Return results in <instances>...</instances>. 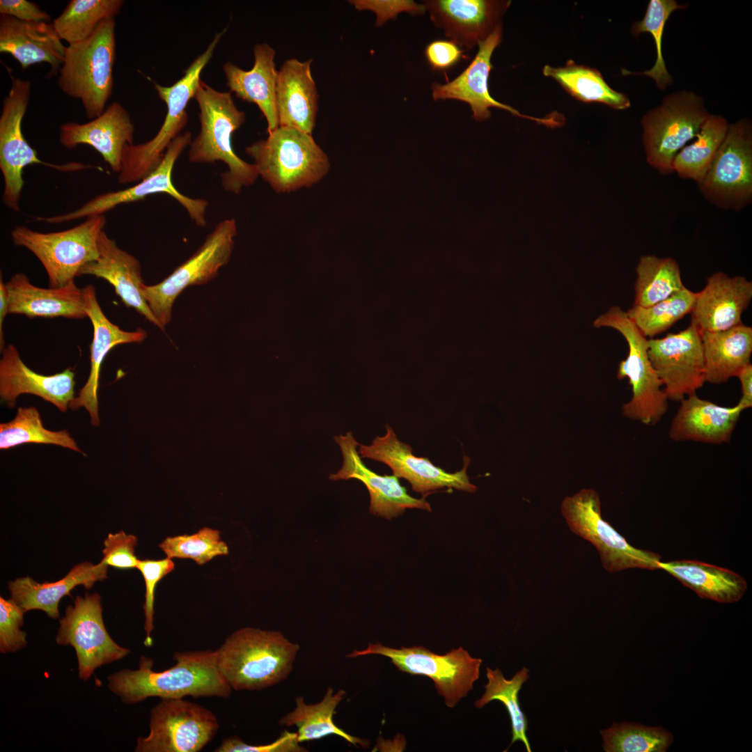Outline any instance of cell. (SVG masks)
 Returning <instances> with one entry per match:
<instances>
[{
    "label": "cell",
    "instance_id": "cell-15",
    "mask_svg": "<svg viewBox=\"0 0 752 752\" xmlns=\"http://www.w3.org/2000/svg\"><path fill=\"white\" fill-rule=\"evenodd\" d=\"M710 202L740 210L752 198V125L744 118L729 124L726 136L703 180L698 184Z\"/></svg>",
    "mask_w": 752,
    "mask_h": 752
},
{
    "label": "cell",
    "instance_id": "cell-55",
    "mask_svg": "<svg viewBox=\"0 0 752 752\" xmlns=\"http://www.w3.org/2000/svg\"><path fill=\"white\" fill-rule=\"evenodd\" d=\"M8 313V305L6 296V291L5 283L2 281L1 276L0 279V350L2 352L5 347V340L3 336V322L5 318Z\"/></svg>",
    "mask_w": 752,
    "mask_h": 752
},
{
    "label": "cell",
    "instance_id": "cell-4",
    "mask_svg": "<svg viewBox=\"0 0 752 752\" xmlns=\"http://www.w3.org/2000/svg\"><path fill=\"white\" fill-rule=\"evenodd\" d=\"M259 176L277 193L309 187L329 172L330 163L312 134L279 126L245 148Z\"/></svg>",
    "mask_w": 752,
    "mask_h": 752
},
{
    "label": "cell",
    "instance_id": "cell-32",
    "mask_svg": "<svg viewBox=\"0 0 752 752\" xmlns=\"http://www.w3.org/2000/svg\"><path fill=\"white\" fill-rule=\"evenodd\" d=\"M275 54L268 44H258L253 48L254 63L251 70H244L231 62L223 65L230 92L258 106L267 121V133L279 126L276 105L278 70Z\"/></svg>",
    "mask_w": 752,
    "mask_h": 752
},
{
    "label": "cell",
    "instance_id": "cell-34",
    "mask_svg": "<svg viewBox=\"0 0 752 752\" xmlns=\"http://www.w3.org/2000/svg\"><path fill=\"white\" fill-rule=\"evenodd\" d=\"M705 382L721 384L750 363L752 328L742 322L726 330L700 332Z\"/></svg>",
    "mask_w": 752,
    "mask_h": 752
},
{
    "label": "cell",
    "instance_id": "cell-1",
    "mask_svg": "<svg viewBox=\"0 0 752 752\" xmlns=\"http://www.w3.org/2000/svg\"><path fill=\"white\" fill-rule=\"evenodd\" d=\"M171 668L156 671L153 660L141 656L139 668L122 669L108 676L109 690L126 704L150 697L183 698L185 696L227 698L232 689L219 671L215 651L177 652Z\"/></svg>",
    "mask_w": 752,
    "mask_h": 752
},
{
    "label": "cell",
    "instance_id": "cell-6",
    "mask_svg": "<svg viewBox=\"0 0 752 752\" xmlns=\"http://www.w3.org/2000/svg\"><path fill=\"white\" fill-rule=\"evenodd\" d=\"M116 22L109 18L87 39L66 47L58 85L68 96L81 101L86 116L93 119L106 109L113 88Z\"/></svg>",
    "mask_w": 752,
    "mask_h": 752
},
{
    "label": "cell",
    "instance_id": "cell-46",
    "mask_svg": "<svg viewBox=\"0 0 752 752\" xmlns=\"http://www.w3.org/2000/svg\"><path fill=\"white\" fill-rule=\"evenodd\" d=\"M159 548L167 558L191 559L202 565L217 556L228 554L227 545L221 539L218 530L203 527L191 535L166 538Z\"/></svg>",
    "mask_w": 752,
    "mask_h": 752
},
{
    "label": "cell",
    "instance_id": "cell-29",
    "mask_svg": "<svg viewBox=\"0 0 752 752\" xmlns=\"http://www.w3.org/2000/svg\"><path fill=\"white\" fill-rule=\"evenodd\" d=\"M9 314L33 318H88L83 288L72 283L61 288L33 285L28 276L17 273L5 283Z\"/></svg>",
    "mask_w": 752,
    "mask_h": 752
},
{
    "label": "cell",
    "instance_id": "cell-17",
    "mask_svg": "<svg viewBox=\"0 0 752 752\" xmlns=\"http://www.w3.org/2000/svg\"><path fill=\"white\" fill-rule=\"evenodd\" d=\"M98 593L77 596L59 621L56 641L71 645L76 652L79 677L88 680L96 668L120 660L130 650L116 643L104 624Z\"/></svg>",
    "mask_w": 752,
    "mask_h": 752
},
{
    "label": "cell",
    "instance_id": "cell-11",
    "mask_svg": "<svg viewBox=\"0 0 752 752\" xmlns=\"http://www.w3.org/2000/svg\"><path fill=\"white\" fill-rule=\"evenodd\" d=\"M378 655L391 659L401 671L430 677L448 707H454L473 689L479 678L482 659L472 657L462 647L452 649L445 655L435 654L423 646L393 648L380 643H370L362 650H353L346 655L355 658Z\"/></svg>",
    "mask_w": 752,
    "mask_h": 752
},
{
    "label": "cell",
    "instance_id": "cell-48",
    "mask_svg": "<svg viewBox=\"0 0 752 752\" xmlns=\"http://www.w3.org/2000/svg\"><path fill=\"white\" fill-rule=\"evenodd\" d=\"M25 611L11 599L0 597V652H15L26 646V634L21 629Z\"/></svg>",
    "mask_w": 752,
    "mask_h": 752
},
{
    "label": "cell",
    "instance_id": "cell-40",
    "mask_svg": "<svg viewBox=\"0 0 752 752\" xmlns=\"http://www.w3.org/2000/svg\"><path fill=\"white\" fill-rule=\"evenodd\" d=\"M122 0H71L52 22L61 40L69 45L87 39L102 22L115 18Z\"/></svg>",
    "mask_w": 752,
    "mask_h": 752
},
{
    "label": "cell",
    "instance_id": "cell-10",
    "mask_svg": "<svg viewBox=\"0 0 752 752\" xmlns=\"http://www.w3.org/2000/svg\"><path fill=\"white\" fill-rule=\"evenodd\" d=\"M237 228L233 218L219 221L201 246L171 274L158 283L142 286V295L160 329L164 330L171 322L173 304L185 288L207 283L228 264Z\"/></svg>",
    "mask_w": 752,
    "mask_h": 752
},
{
    "label": "cell",
    "instance_id": "cell-35",
    "mask_svg": "<svg viewBox=\"0 0 752 752\" xmlns=\"http://www.w3.org/2000/svg\"><path fill=\"white\" fill-rule=\"evenodd\" d=\"M659 569L669 573L699 597L721 603L739 601L747 589L745 579L724 567L696 560L660 561Z\"/></svg>",
    "mask_w": 752,
    "mask_h": 752
},
{
    "label": "cell",
    "instance_id": "cell-3",
    "mask_svg": "<svg viewBox=\"0 0 752 752\" xmlns=\"http://www.w3.org/2000/svg\"><path fill=\"white\" fill-rule=\"evenodd\" d=\"M194 99L201 129L189 145V161L223 162L228 169L221 174V185L225 191L239 194L259 177L256 166L238 157L233 147V134L245 122V113L237 109L230 91H217L202 80Z\"/></svg>",
    "mask_w": 752,
    "mask_h": 752
},
{
    "label": "cell",
    "instance_id": "cell-31",
    "mask_svg": "<svg viewBox=\"0 0 752 752\" xmlns=\"http://www.w3.org/2000/svg\"><path fill=\"white\" fill-rule=\"evenodd\" d=\"M312 59L286 60L278 70L276 105L279 125L312 134L318 110V93L311 74Z\"/></svg>",
    "mask_w": 752,
    "mask_h": 752
},
{
    "label": "cell",
    "instance_id": "cell-52",
    "mask_svg": "<svg viewBox=\"0 0 752 752\" xmlns=\"http://www.w3.org/2000/svg\"><path fill=\"white\" fill-rule=\"evenodd\" d=\"M464 51L451 40H434L424 50L425 59L434 71H446L463 58Z\"/></svg>",
    "mask_w": 752,
    "mask_h": 752
},
{
    "label": "cell",
    "instance_id": "cell-9",
    "mask_svg": "<svg viewBox=\"0 0 752 752\" xmlns=\"http://www.w3.org/2000/svg\"><path fill=\"white\" fill-rule=\"evenodd\" d=\"M709 115L703 99L693 91L682 90L666 96L641 121L648 163L662 174L673 173L675 157L695 139Z\"/></svg>",
    "mask_w": 752,
    "mask_h": 752
},
{
    "label": "cell",
    "instance_id": "cell-47",
    "mask_svg": "<svg viewBox=\"0 0 752 752\" xmlns=\"http://www.w3.org/2000/svg\"><path fill=\"white\" fill-rule=\"evenodd\" d=\"M136 568L141 572L143 577L146 586L145 602L143 609L145 613V625L146 636L144 645L150 647L152 644L151 632L154 629V603L155 591L157 583L171 572L175 568L173 561L166 558L160 560H139Z\"/></svg>",
    "mask_w": 752,
    "mask_h": 752
},
{
    "label": "cell",
    "instance_id": "cell-22",
    "mask_svg": "<svg viewBox=\"0 0 752 752\" xmlns=\"http://www.w3.org/2000/svg\"><path fill=\"white\" fill-rule=\"evenodd\" d=\"M434 24L461 48L472 49L501 24L510 1L430 0L423 3Z\"/></svg>",
    "mask_w": 752,
    "mask_h": 752
},
{
    "label": "cell",
    "instance_id": "cell-7",
    "mask_svg": "<svg viewBox=\"0 0 752 752\" xmlns=\"http://www.w3.org/2000/svg\"><path fill=\"white\" fill-rule=\"evenodd\" d=\"M593 326L616 329L627 343V357L620 362L617 372L618 379L627 378L632 387V398L623 405V415L646 425H656L667 412L668 399L648 357V339L618 306L597 317Z\"/></svg>",
    "mask_w": 752,
    "mask_h": 752
},
{
    "label": "cell",
    "instance_id": "cell-26",
    "mask_svg": "<svg viewBox=\"0 0 752 752\" xmlns=\"http://www.w3.org/2000/svg\"><path fill=\"white\" fill-rule=\"evenodd\" d=\"M751 298V281L744 276L730 277L723 272H715L697 292L691 323L700 332L732 328L742 322V313Z\"/></svg>",
    "mask_w": 752,
    "mask_h": 752
},
{
    "label": "cell",
    "instance_id": "cell-2",
    "mask_svg": "<svg viewBox=\"0 0 752 752\" xmlns=\"http://www.w3.org/2000/svg\"><path fill=\"white\" fill-rule=\"evenodd\" d=\"M299 649L280 632L246 627L214 651L219 671L233 690L261 691L288 677Z\"/></svg>",
    "mask_w": 752,
    "mask_h": 752
},
{
    "label": "cell",
    "instance_id": "cell-30",
    "mask_svg": "<svg viewBox=\"0 0 752 752\" xmlns=\"http://www.w3.org/2000/svg\"><path fill=\"white\" fill-rule=\"evenodd\" d=\"M680 402L668 430L670 439L675 441L728 443L744 411L737 404L733 407L721 406L699 398L696 393Z\"/></svg>",
    "mask_w": 752,
    "mask_h": 752
},
{
    "label": "cell",
    "instance_id": "cell-8",
    "mask_svg": "<svg viewBox=\"0 0 752 752\" xmlns=\"http://www.w3.org/2000/svg\"><path fill=\"white\" fill-rule=\"evenodd\" d=\"M105 224L102 214L58 232L41 233L17 226L11 237L15 245L27 249L40 261L50 288H61L74 283L81 268L97 259L98 237Z\"/></svg>",
    "mask_w": 752,
    "mask_h": 752
},
{
    "label": "cell",
    "instance_id": "cell-23",
    "mask_svg": "<svg viewBox=\"0 0 752 752\" xmlns=\"http://www.w3.org/2000/svg\"><path fill=\"white\" fill-rule=\"evenodd\" d=\"M83 292L85 310L93 329L91 345V368L86 382L79 390L77 396L70 402L69 407L72 410L84 407L90 415L91 423L99 426L97 394L100 367L105 357L117 345L143 342L147 337V333L141 328L132 331H125L111 322L99 304L93 285L83 288Z\"/></svg>",
    "mask_w": 752,
    "mask_h": 752
},
{
    "label": "cell",
    "instance_id": "cell-45",
    "mask_svg": "<svg viewBox=\"0 0 752 752\" xmlns=\"http://www.w3.org/2000/svg\"><path fill=\"white\" fill-rule=\"evenodd\" d=\"M687 4H679L675 0H650L648 4L645 14L643 18L635 22L631 28L634 36H637L641 33H648L652 35L656 48V60L653 66L648 70L639 72H631L629 74L643 75L650 77L656 84L657 86L664 90L673 83V78L669 74L662 54V37L669 17L673 12L677 10L685 9Z\"/></svg>",
    "mask_w": 752,
    "mask_h": 752
},
{
    "label": "cell",
    "instance_id": "cell-53",
    "mask_svg": "<svg viewBox=\"0 0 752 752\" xmlns=\"http://www.w3.org/2000/svg\"><path fill=\"white\" fill-rule=\"evenodd\" d=\"M0 13L24 22H49L51 19L36 3L27 0H1Z\"/></svg>",
    "mask_w": 752,
    "mask_h": 752
},
{
    "label": "cell",
    "instance_id": "cell-42",
    "mask_svg": "<svg viewBox=\"0 0 752 752\" xmlns=\"http://www.w3.org/2000/svg\"><path fill=\"white\" fill-rule=\"evenodd\" d=\"M529 670L523 667L510 680H506L500 669L487 668V683L484 686L485 692L475 702L477 708H482L492 700H499L507 709L511 721L512 740L508 748L517 741H521L527 752H531V745L526 736L528 720L520 708L519 692L523 684L529 678Z\"/></svg>",
    "mask_w": 752,
    "mask_h": 752
},
{
    "label": "cell",
    "instance_id": "cell-18",
    "mask_svg": "<svg viewBox=\"0 0 752 752\" xmlns=\"http://www.w3.org/2000/svg\"><path fill=\"white\" fill-rule=\"evenodd\" d=\"M386 434L376 437L369 445L360 444L358 451L361 458H368L386 464L393 475L407 480L412 489L424 496L444 488L473 493L476 487L467 475L470 458L464 456L463 468L448 473L437 467L428 458L414 455L412 447L398 438L393 428L386 425Z\"/></svg>",
    "mask_w": 752,
    "mask_h": 752
},
{
    "label": "cell",
    "instance_id": "cell-50",
    "mask_svg": "<svg viewBox=\"0 0 752 752\" xmlns=\"http://www.w3.org/2000/svg\"><path fill=\"white\" fill-rule=\"evenodd\" d=\"M306 749L299 745L297 733L287 730L274 742L264 745H251L240 737L232 736L224 739L216 749L217 752H302Z\"/></svg>",
    "mask_w": 752,
    "mask_h": 752
},
{
    "label": "cell",
    "instance_id": "cell-14",
    "mask_svg": "<svg viewBox=\"0 0 752 752\" xmlns=\"http://www.w3.org/2000/svg\"><path fill=\"white\" fill-rule=\"evenodd\" d=\"M11 79V87L3 100L0 117V169L4 181L3 202L10 210L19 211L24 186L22 172L27 166L42 164L61 171L79 170L86 166L77 163L52 164L38 157L22 130L31 95V82L13 77Z\"/></svg>",
    "mask_w": 752,
    "mask_h": 752
},
{
    "label": "cell",
    "instance_id": "cell-44",
    "mask_svg": "<svg viewBox=\"0 0 752 752\" xmlns=\"http://www.w3.org/2000/svg\"><path fill=\"white\" fill-rule=\"evenodd\" d=\"M600 734L606 752H665L673 742L672 733L664 728L636 723H614Z\"/></svg>",
    "mask_w": 752,
    "mask_h": 752
},
{
    "label": "cell",
    "instance_id": "cell-5",
    "mask_svg": "<svg viewBox=\"0 0 752 752\" xmlns=\"http://www.w3.org/2000/svg\"><path fill=\"white\" fill-rule=\"evenodd\" d=\"M226 32L224 29L215 34L206 49L194 60L175 83L164 86L154 82L159 97L166 104L165 118L150 140L125 147L118 176L120 184H135L148 175L159 166L171 143L181 134L188 122L186 108L190 100L195 97L201 80V74Z\"/></svg>",
    "mask_w": 752,
    "mask_h": 752
},
{
    "label": "cell",
    "instance_id": "cell-12",
    "mask_svg": "<svg viewBox=\"0 0 752 752\" xmlns=\"http://www.w3.org/2000/svg\"><path fill=\"white\" fill-rule=\"evenodd\" d=\"M570 530L597 550L604 568L611 573L629 568L659 569V554L632 546L601 515V501L593 489H582L561 503Z\"/></svg>",
    "mask_w": 752,
    "mask_h": 752
},
{
    "label": "cell",
    "instance_id": "cell-19",
    "mask_svg": "<svg viewBox=\"0 0 752 752\" xmlns=\"http://www.w3.org/2000/svg\"><path fill=\"white\" fill-rule=\"evenodd\" d=\"M648 354L668 400L681 401L705 383L700 331L692 323L685 329L648 340Z\"/></svg>",
    "mask_w": 752,
    "mask_h": 752
},
{
    "label": "cell",
    "instance_id": "cell-38",
    "mask_svg": "<svg viewBox=\"0 0 752 752\" xmlns=\"http://www.w3.org/2000/svg\"><path fill=\"white\" fill-rule=\"evenodd\" d=\"M728 126L726 118L710 113L694 142L686 145L675 157L673 172L682 178L700 183L707 173Z\"/></svg>",
    "mask_w": 752,
    "mask_h": 752
},
{
    "label": "cell",
    "instance_id": "cell-36",
    "mask_svg": "<svg viewBox=\"0 0 752 752\" xmlns=\"http://www.w3.org/2000/svg\"><path fill=\"white\" fill-rule=\"evenodd\" d=\"M345 694L346 691L343 689H339L335 693L331 687H328L322 700L315 704H307L303 696L297 697L295 699V708L283 716L279 723L281 726H296L297 741L299 744L334 735L351 744H359L366 748L369 745L366 739L347 733L334 721L336 709L344 699Z\"/></svg>",
    "mask_w": 752,
    "mask_h": 752
},
{
    "label": "cell",
    "instance_id": "cell-24",
    "mask_svg": "<svg viewBox=\"0 0 752 752\" xmlns=\"http://www.w3.org/2000/svg\"><path fill=\"white\" fill-rule=\"evenodd\" d=\"M1 352L0 397L8 407L15 406L19 395L31 394L52 403L61 412H67L75 398V375L71 368L44 375L24 363L14 345H8Z\"/></svg>",
    "mask_w": 752,
    "mask_h": 752
},
{
    "label": "cell",
    "instance_id": "cell-27",
    "mask_svg": "<svg viewBox=\"0 0 752 752\" xmlns=\"http://www.w3.org/2000/svg\"><path fill=\"white\" fill-rule=\"evenodd\" d=\"M98 257L83 266L78 274L91 275L108 281L125 306L133 308L150 322L159 327L155 317L141 292L145 284L139 261L133 255L120 248L105 231H101L97 242Z\"/></svg>",
    "mask_w": 752,
    "mask_h": 752
},
{
    "label": "cell",
    "instance_id": "cell-20",
    "mask_svg": "<svg viewBox=\"0 0 752 752\" xmlns=\"http://www.w3.org/2000/svg\"><path fill=\"white\" fill-rule=\"evenodd\" d=\"M343 457L340 469L331 473V480L357 479L362 482L370 494V512L375 515L391 519L402 515L406 509L416 508L431 511L425 498L410 496L394 475H379L368 468L362 461L359 442L351 432L334 437Z\"/></svg>",
    "mask_w": 752,
    "mask_h": 752
},
{
    "label": "cell",
    "instance_id": "cell-49",
    "mask_svg": "<svg viewBox=\"0 0 752 752\" xmlns=\"http://www.w3.org/2000/svg\"><path fill=\"white\" fill-rule=\"evenodd\" d=\"M137 538L123 531L109 533L104 540L102 561L107 566L126 570L136 568L139 559L135 555Z\"/></svg>",
    "mask_w": 752,
    "mask_h": 752
},
{
    "label": "cell",
    "instance_id": "cell-13",
    "mask_svg": "<svg viewBox=\"0 0 752 752\" xmlns=\"http://www.w3.org/2000/svg\"><path fill=\"white\" fill-rule=\"evenodd\" d=\"M191 141V134L189 132L179 135L168 148L159 166L148 175L130 187L99 194L70 212L49 217H37L36 219L49 224H61L102 215L118 205L139 201L151 194H166L173 197L185 208L196 226L205 227L207 225L208 202L205 199L193 198L182 194L172 181L174 165L185 149L189 146Z\"/></svg>",
    "mask_w": 752,
    "mask_h": 752
},
{
    "label": "cell",
    "instance_id": "cell-43",
    "mask_svg": "<svg viewBox=\"0 0 752 752\" xmlns=\"http://www.w3.org/2000/svg\"><path fill=\"white\" fill-rule=\"evenodd\" d=\"M697 292L686 287L668 298L647 307L634 305L626 311L639 331L647 338L668 330L694 308Z\"/></svg>",
    "mask_w": 752,
    "mask_h": 752
},
{
    "label": "cell",
    "instance_id": "cell-41",
    "mask_svg": "<svg viewBox=\"0 0 752 752\" xmlns=\"http://www.w3.org/2000/svg\"><path fill=\"white\" fill-rule=\"evenodd\" d=\"M28 443L54 444L86 456L67 430L52 431L45 428L40 412L33 406L18 407L12 421L0 424L1 450Z\"/></svg>",
    "mask_w": 752,
    "mask_h": 752
},
{
    "label": "cell",
    "instance_id": "cell-37",
    "mask_svg": "<svg viewBox=\"0 0 752 752\" xmlns=\"http://www.w3.org/2000/svg\"><path fill=\"white\" fill-rule=\"evenodd\" d=\"M543 75L555 79L574 98L586 103L598 102L618 110L628 109L631 102L624 93L611 88L597 69L569 60L564 67L546 65Z\"/></svg>",
    "mask_w": 752,
    "mask_h": 752
},
{
    "label": "cell",
    "instance_id": "cell-28",
    "mask_svg": "<svg viewBox=\"0 0 752 752\" xmlns=\"http://www.w3.org/2000/svg\"><path fill=\"white\" fill-rule=\"evenodd\" d=\"M65 50L52 24L1 15L0 52L10 54L22 70L47 63L51 67L49 77L54 76L61 68Z\"/></svg>",
    "mask_w": 752,
    "mask_h": 752
},
{
    "label": "cell",
    "instance_id": "cell-54",
    "mask_svg": "<svg viewBox=\"0 0 752 752\" xmlns=\"http://www.w3.org/2000/svg\"><path fill=\"white\" fill-rule=\"evenodd\" d=\"M741 384L742 397L737 405L743 410L752 407V365L751 363L743 367L737 374Z\"/></svg>",
    "mask_w": 752,
    "mask_h": 752
},
{
    "label": "cell",
    "instance_id": "cell-51",
    "mask_svg": "<svg viewBox=\"0 0 752 752\" xmlns=\"http://www.w3.org/2000/svg\"><path fill=\"white\" fill-rule=\"evenodd\" d=\"M358 10H369L376 14L375 25L380 26L386 21L395 19L402 12L421 15L426 9L424 4L413 1L353 0L349 1Z\"/></svg>",
    "mask_w": 752,
    "mask_h": 752
},
{
    "label": "cell",
    "instance_id": "cell-25",
    "mask_svg": "<svg viewBox=\"0 0 752 752\" xmlns=\"http://www.w3.org/2000/svg\"><path fill=\"white\" fill-rule=\"evenodd\" d=\"M134 125L127 111L111 103L99 116L86 123H67L60 127V143L68 149L80 144L93 148L119 173L125 147L133 144Z\"/></svg>",
    "mask_w": 752,
    "mask_h": 752
},
{
    "label": "cell",
    "instance_id": "cell-21",
    "mask_svg": "<svg viewBox=\"0 0 752 752\" xmlns=\"http://www.w3.org/2000/svg\"><path fill=\"white\" fill-rule=\"evenodd\" d=\"M502 40V24L498 25L492 33L480 42L478 52L469 65L457 77L445 84L433 83L432 94L434 100L453 99L468 104L476 120H483L491 116L489 109L496 107L506 110L512 115L536 120L542 123L550 119H538L521 114L512 107L494 99L488 89V77L493 68L492 56Z\"/></svg>",
    "mask_w": 752,
    "mask_h": 752
},
{
    "label": "cell",
    "instance_id": "cell-16",
    "mask_svg": "<svg viewBox=\"0 0 752 752\" xmlns=\"http://www.w3.org/2000/svg\"><path fill=\"white\" fill-rule=\"evenodd\" d=\"M150 733L136 752H198L214 737L219 723L206 707L182 698L161 699L150 711Z\"/></svg>",
    "mask_w": 752,
    "mask_h": 752
},
{
    "label": "cell",
    "instance_id": "cell-39",
    "mask_svg": "<svg viewBox=\"0 0 752 752\" xmlns=\"http://www.w3.org/2000/svg\"><path fill=\"white\" fill-rule=\"evenodd\" d=\"M684 288L676 260L669 257L642 256L636 267L634 305L652 306Z\"/></svg>",
    "mask_w": 752,
    "mask_h": 752
},
{
    "label": "cell",
    "instance_id": "cell-33",
    "mask_svg": "<svg viewBox=\"0 0 752 752\" xmlns=\"http://www.w3.org/2000/svg\"><path fill=\"white\" fill-rule=\"evenodd\" d=\"M107 565L84 562L75 565L61 579L52 583H40L30 577L18 578L8 582L10 599L25 612L40 610L54 619L59 617L58 605L71 590L82 585L91 588L97 581L107 577Z\"/></svg>",
    "mask_w": 752,
    "mask_h": 752
}]
</instances>
